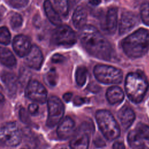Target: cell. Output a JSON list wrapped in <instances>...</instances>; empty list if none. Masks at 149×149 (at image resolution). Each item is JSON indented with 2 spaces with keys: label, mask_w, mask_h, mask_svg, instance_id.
<instances>
[{
  "label": "cell",
  "mask_w": 149,
  "mask_h": 149,
  "mask_svg": "<svg viewBox=\"0 0 149 149\" xmlns=\"http://www.w3.org/2000/svg\"><path fill=\"white\" fill-rule=\"evenodd\" d=\"M79 38L83 47L92 56L107 61L114 58L111 44L95 27L86 25L81 29Z\"/></svg>",
  "instance_id": "cell-1"
},
{
  "label": "cell",
  "mask_w": 149,
  "mask_h": 149,
  "mask_svg": "<svg viewBox=\"0 0 149 149\" xmlns=\"http://www.w3.org/2000/svg\"><path fill=\"white\" fill-rule=\"evenodd\" d=\"M121 45L123 51L129 57H141L149 49V33L144 29H139L125 38Z\"/></svg>",
  "instance_id": "cell-2"
},
{
  "label": "cell",
  "mask_w": 149,
  "mask_h": 149,
  "mask_svg": "<svg viewBox=\"0 0 149 149\" xmlns=\"http://www.w3.org/2000/svg\"><path fill=\"white\" fill-rule=\"evenodd\" d=\"M125 91L130 100L140 103L148 88V81L144 76L138 72L129 73L125 79Z\"/></svg>",
  "instance_id": "cell-3"
},
{
  "label": "cell",
  "mask_w": 149,
  "mask_h": 149,
  "mask_svg": "<svg viewBox=\"0 0 149 149\" xmlns=\"http://www.w3.org/2000/svg\"><path fill=\"white\" fill-rule=\"evenodd\" d=\"M95 119L100 131L107 139L113 140L120 136V130L119 125L109 111H97Z\"/></svg>",
  "instance_id": "cell-4"
},
{
  "label": "cell",
  "mask_w": 149,
  "mask_h": 149,
  "mask_svg": "<svg viewBox=\"0 0 149 149\" xmlns=\"http://www.w3.org/2000/svg\"><path fill=\"white\" fill-rule=\"evenodd\" d=\"M94 74L98 81L106 84H118L123 79V73L120 69L107 65L95 66Z\"/></svg>",
  "instance_id": "cell-5"
},
{
  "label": "cell",
  "mask_w": 149,
  "mask_h": 149,
  "mask_svg": "<svg viewBox=\"0 0 149 149\" xmlns=\"http://www.w3.org/2000/svg\"><path fill=\"white\" fill-rule=\"evenodd\" d=\"M22 137V133L16 122H8L0 126V144L15 147L20 143Z\"/></svg>",
  "instance_id": "cell-6"
},
{
  "label": "cell",
  "mask_w": 149,
  "mask_h": 149,
  "mask_svg": "<svg viewBox=\"0 0 149 149\" xmlns=\"http://www.w3.org/2000/svg\"><path fill=\"white\" fill-rule=\"evenodd\" d=\"M64 105L57 97L51 96L48 100V118L46 125L49 127L56 126L62 119L64 114Z\"/></svg>",
  "instance_id": "cell-7"
},
{
  "label": "cell",
  "mask_w": 149,
  "mask_h": 149,
  "mask_svg": "<svg viewBox=\"0 0 149 149\" xmlns=\"http://www.w3.org/2000/svg\"><path fill=\"white\" fill-rule=\"evenodd\" d=\"M52 40L56 45L70 47L76 42L77 37L74 31L69 26L60 25L54 30Z\"/></svg>",
  "instance_id": "cell-8"
},
{
  "label": "cell",
  "mask_w": 149,
  "mask_h": 149,
  "mask_svg": "<svg viewBox=\"0 0 149 149\" xmlns=\"http://www.w3.org/2000/svg\"><path fill=\"white\" fill-rule=\"evenodd\" d=\"M26 95L31 100L44 104L47 99V91L44 86L37 80H30L26 88Z\"/></svg>",
  "instance_id": "cell-9"
},
{
  "label": "cell",
  "mask_w": 149,
  "mask_h": 149,
  "mask_svg": "<svg viewBox=\"0 0 149 149\" xmlns=\"http://www.w3.org/2000/svg\"><path fill=\"white\" fill-rule=\"evenodd\" d=\"M117 24L118 9L116 7L110 8L101 19V27L107 34H113L116 30Z\"/></svg>",
  "instance_id": "cell-10"
},
{
  "label": "cell",
  "mask_w": 149,
  "mask_h": 149,
  "mask_svg": "<svg viewBox=\"0 0 149 149\" xmlns=\"http://www.w3.org/2000/svg\"><path fill=\"white\" fill-rule=\"evenodd\" d=\"M90 128L87 123H83L70 142L72 149H88Z\"/></svg>",
  "instance_id": "cell-11"
},
{
  "label": "cell",
  "mask_w": 149,
  "mask_h": 149,
  "mask_svg": "<svg viewBox=\"0 0 149 149\" xmlns=\"http://www.w3.org/2000/svg\"><path fill=\"white\" fill-rule=\"evenodd\" d=\"M139 23L138 16L134 13L130 11L124 12L120 17L119 31L120 34H124L134 27H135Z\"/></svg>",
  "instance_id": "cell-12"
},
{
  "label": "cell",
  "mask_w": 149,
  "mask_h": 149,
  "mask_svg": "<svg viewBox=\"0 0 149 149\" xmlns=\"http://www.w3.org/2000/svg\"><path fill=\"white\" fill-rule=\"evenodd\" d=\"M31 47L30 39L24 35H17L13 39V48L20 57L26 56L30 52Z\"/></svg>",
  "instance_id": "cell-13"
},
{
  "label": "cell",
  "mask_w": 149,
  "mask_h": 149,
  "mask_svg": "<svg viewBox=\"0 0 149 149\" xmlns=\"http://www.w3.org/2000/svg\"><path fill=\"white\" fill-rule=\"evenodd\" d=\"M43 62L42 54L36 45H33L29 54L25 56L24 63L29 68L39 70Z\"/></svg>",
  "instance_id": "cell-14"
},
{
  "label": "cell",
  "mask_w": 149,
  "mask_h": 149,
  "mask_svg": "<svg viewBox=\"0 0 149 149\" xmlns=\"http://www.w3.org/2000/svg\"><path fill=\"white\" fill-rule=\"evenodd\" d=\"M75 123L73 120L66 116L61 122L57 128V135L61 140H66L69 138L74 132Z\"/></svg>",
  "instance_id": "cell-15"
},
{
  "label": "cell",
  "mask_w": 149,
  "mask_h": 149,
  "mask_svg": "<svg viewBox=\"0 0 149 149\" xmlns=\"http://www.w3.org/2000/svg\"><path fill=\"white\" fill-rule=\"evenodd\" d=\"M1 78L9 95L14 96L16 93L18 84L16 76L12 73L5 72L2 74Z\"/></svg>",
  "instance_id": "cell-16"
},
{
  "label": "cell",
  "mask_w": 149,
  "mask_h": 149,
  "mask_svg": "<svg viewBox=\"0 0 149 149\" xmlns=\"http://www.w3.org/2000/svg\"><path fill=\"white\" fill-rule=\"evenodd\" d=\"M118 116L125 130L130 127L135 119L134 111L127 106H124L119 110Z\"/></svg>",
  "instance_id": "cell-17"
},
{
  "label": "cell",
  "mask_w": 149,
  "mask_h": 149,
  "mask_svg": "<svg viewBox=\"0 0 149 149\" xmlns=\"http://www.w3.org/2000/svg\"><path fill=\"white\" fill-rule=\"evenodd\" d=\"M87 13L86 9L82 6L77 7L72 16V20L74 27L81 29L84 27L87 22Z\"/></svg>",
  "instance_id": "cell-18"
},
{
  "label": "cell",
  "mask_w": 149,
  "mask_h": 149,
  "mask_svg": "<svg viewBox=\"0 0 149 149\" xmlns=\"http://www.w3.org/2000/svg\"><path fill=\"white\" fill-rule=\"evenodd\" d=\"M106 97L111 104L120 103L124 99L123 90L118 86H111L108 88Z\"/></svg>",
  "instance_id": "cell-19"
},
{
  "label": "cell",
  "mask_w": 149,
  "mask_h": 149,
  "mask_svg": "<svg viewBox=\"0 0 149 149\" xmlns=\"http://www.w3.org/2000/svg\"><path fill=\"white\" fill-rule=\"evenodd\" d=\"M44 10L49 20L54 25L60 26L62 20L59 15L54 9L51 2L49 1H45L44 3Z\"/></svg>",
  "instance_id": "cell-20"
},
{
  "label": "cell",
  "mask_w": 149,
  "mask_h": 149,
  "mask_svg": "<svg viewBox=\"0 0 149 149\" xmlns=\"http://www.w3.org/2000/svg\"><path fill=\"white\" fill-rule=\"evenodd\" d=\"M0 62L5 66L12 68L16 65V59L9 49L0 46Z\"/></svg>",
  "instance_id": "cell-21"
},
{
  "label": "cell",
  "mask_w": 149,
  "mask_h": 149,
  "mask_svg": "<svg viewBox=\"0 0 149 149\" xmlns=\"http://www.w3.org/2000/svg\"><path fill=\"white\" fill-rule=\"evenodd\" d=\"M127 141L130 146L133 149H141L144 146L143 139L140 137L135 130L129 132L127 136Z\"/></svg>",
  "instance_id": "cell-22"
},
{
  "label": "cell",
  "mask_w": 149,
  "mask_h": 149,
  "mask_svg": "<svg viewBox=\"0 0 149 149\" xmlns=\"http://www.w3.org/2000/svg\"><path fill=\"white\" fill-rule=\"evenodd\" d=\"M87 77V70L84 66H79L77 68L75 73V78L77 85L81 87L84 85Z\"/></svg>",
  "instance_id": "cell-23"
},
{
  "label": "cell",
  "mask_w": 149,
  "mask_h": 149,
  "mask_svg": "<svg viewBox=\"0 0 149 149\" xmlns=\"http://www.w3.org/2000/svg\"><path fill=\"white\" fill-rule=\"evenodd\" d=\"M45 83L49 87H54L56 85L58 80V75L54 68H51L44 76Z\"/></svg>",
  "instance_id": "cell-24"
},
{
  "label": "cell",
  "mask_w": 149,
  "mask_h": 149,
  "mask_svg": "<svg viewBox=\"0 0 149 149\" xmlns=\"http://www.w3.org/2000/svg\"><path fill=\"white\" fill-rule=\"evenodd\" d=\"M54 8L58 13L65 16L68 13V2L65 0L54 1Z\"/></svg>",
  "instance_id": "cell-25"
},
{
  "label": "cell",
  "mask_w": 149,
  "mask_h": 149,
  "mask_svg": "<svg viewBox=\"0 0 149 149\" xmlns=\"http://www.w3.org/2000/svg\"><path fill=\"white\" fill-rule=\"evenodd\" d=\"M140 137L143 140H149V126L146 124L139 123L134 129Z\"/></svg>",
  "instance_id": "cell-26"
},
{
  "label": "cell",
  "mask_w": 149,
  "mask_h": 149,
  "mask_svg": "<svg viewBox=\"0 0 149 149\" xmlns=\"http://www.w3.org/2000/svg\"><path fill=\"white\" fill-rule=\"evenodd\" d=\"M11 35L10 33L6 27H0V43L8 45L10 43Z\"/></svg>",
  "instance_id": "cell-27"
},
{
  "label": "cell",
  "mask_w": 149,
  "mask_h": 149,
  "mask_svg": "<svg viewBox=\"0 0 149 149\" xmlns=\"http://www.w3.org/2000/svg\"><path fill=\"white\" fill-rule=\"evenodd\" d=\"M140 14L143 23L149 26V2H144L141 5Z\"/></svg>",
  "instance_id": "cell-28"
},
{
  "label": "cell",
  "mask_w": 149,
  "mask_h": 149,
  "mask_svg": "<svg viewBox=\"0 0 149 149\" xmlns=\"http://www.w3.org/2000/svg\"><path fill=\"white\" fill-rule=\"evenodd\" d=\"M23 23V19L22 16L17 13H15L10 18V26L13 29H17L21 27Z\"/></svg>",
  "instance_id": "cell-29"
},
{
  "label": "cell",
  "mask_w": 149,
  "mask_h": 149,
  "mask_svg": "<svg viewBox=\"0 0 149 149\" xmlns=\"http://www.w3.org/2000/svg\"><path fill=\"white\" fill-rule=\"evenodd\" d=\"M6 2L13 8H21L26 6L29 1L26 0H9Z\"/></svg>",
  "instance_id": "cell-30"
},
{
  "label": "cell",
  "mask_w": 149,
  "mask_h": 149,
  "mask_svg": "<svg viewBox=\"0 0 149 149\" xmlns=\"http://www.w3.org/2000/svg\"><path fill=\"white\" fill-rule=\"evenodd\" d=\"M19 118L20 120L26 124H28L30 122V118L29 117L28 112L23 108H21L19 111Z\"/></svg>",
  "instance_id": "cell-31"
},
{
  "label": "cell",
  "mask_w": 149,
  "mask_h": 149,
  "mask_svg": "<svg viewBox=\"0 0 149 149\" xmlns=\"http://www.w3.org/2000/svg\"><path fill=\"white\" fill-rule=\"evenodd\" d=\"M88 101H89V100L86 97L76 96L73 100V104L76 106H80L83 104H85Z\"/></svg>",
  "instance_id": "cell-32"
},
{
  "label": "cell",
  "mask_w": 149,
  "mask_h": 149,
  "mask_svg": "<svg viewBox=\"0 0 149 149\" xmlns=\"http://www.w3.org/2000/svg\"><path fill=\"white\" fill-rule=\"evenodd\" d=\"M39 107L38 105L36 103H31L28 107V111L31 115H37L38 112Z\"/></svg>",
  "instance_id": "cell-33"
},
{
  "label": "cell",
  "mask_w": 149,
  "mask_h": 149,
  "mask_svg": "<svg viewBox=\"0 0 149 149\" xmlns=\"http://www.w3.org/2000/svg\"><path fill=\"white\" fill-rule=\"evenodd\" d=\"M65 58L61 54H55L51 58V61L55 63H60L64 62Z\"/></svg>",
  "instance_id": "cell-34"
},
{
  "label": "cell",
  "mask_w": 149,
  "mask_h": 149,
  "mask_svg": "<svg viewBox=\"0 0 149 149\" xmlns=\"http://www.w3.org/2000/svg\"><path fill=\"white\" fill-rule=\"evenodd\" d=\"M112 149H125V147L123 143L116 141L113 144Z\"/></svg>",
  "instance_id": "cell-35"
},
{
  "label": "cell",
  "mask_w": 149,
  "mask_h": 149,
  "mask_svg": "<svg viewBox=\"0 0 149 149\" xmlns=\"http://www.w3.org/2000/svg\"><path fill=\"white\" fill-rule=\"evenodd\" d=\"M72 96H73V94L72 93H66L64 94V95H63V98L65 102H68L71 100Z\"/></svg>",
  "instance_id": "cell-36"
},
{
  "label": "cell",
  "mask_w": 149,
  "mask_h": 149,
  "mask_svg": "<svg viewBox=\"0 0 149 149\" xmlns=\"http://www.w3.org/2000/svg\"><path fill=\"white\" fill-rule=\"evenodd\" d=\"M89 3H90L93 5H98L99 3H101V1H89Z\"/></svg>",
  "instance_id": "cell-37"
},
{
  "label": "cell",
  "mask_w": 149,
  "mask_h": 149,
  "mask_svg": "<svg viewBox=\"0 0 149 149\" xmlns=\"http://www.w3.org/2000/svg\"><path fill=\"white\" fill-rule=\"evenodd\" d=\"M5 101V98L4 96L3 95V94L2 93H0V104L3 102Z\"/></svg>",
  "instance_id": "cell-38"
},
{
  "label": "cell",
  "mask_w": 149,
  "mask_h": 149,
  "mask_svg": "<svg viewBox=\"0 0 149 149\" xmlns=\"http://www.w3.org/2000/svg\"><path fill=\"white\" fill-rule=\"evenodd\" d=\"M2 15L1 13H0V22L2 21Z\"/></svg>",
  "instance_id": "cell-39"
},
{
  "label": "cell",
  "mask_w": 149,
  "mask_h": 149,
  "mask_svg": "<svg viewBox=\"0 0 149 149\" xmlns=\"http://www.w3.org/2000/svg\"><path fill=\"white\" fill-rule=\"evenodd\" d=\"M141 149H149V148H148V147H147L144 146V147H142Z\"/></svg>",
  "instance_id": "cell-40"
},
{
  "label": "cell",
  "mask_w": 149,
  "mask_h": 149,
  "mask_svg": "<svg viewBox=\"0 0 149 149\" xmlns=\"http://www.w3.org/2000/svg\"><path fill=\"white\" fill-rule=\"evenodd\" d=\"M62 149H65V148H62Z\"/></svg>",
  "instance_id": "cell-41"
},
{
  "label": "cell",
  "mask_w": 149,
  "mask_h": 149,
  "mask_svg": "<svg viewBox=\"0 0 149 149\" xmlns=\"http://www.w3.org/2000/svg\"><path fill=\"white\" fill-rule=\"evenodd\" d=\"M22 149H24V148H22Z\"/></svg>",
  "instance_id": "cell-42"
}]
</instances>
